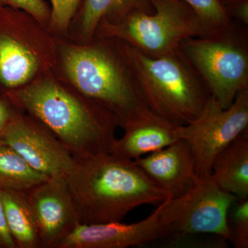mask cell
I'll use <instances>...</instances> for the list:
<instances>
[{
  "instance_id": "6da1fadb",
  "label": "cell",
  "mask_w": 248,
  "mask_h": 248,
  "mask_svg": "<svg viewBox=\"0 0 248 248\" xmlns=\"http://www.w3.org/2000/svg\"><path fill=\"white\" fill-rule=\"evenodd\" d=\"M6 97L50 130L75 159L110 153L119 127L115 117L51 72Z\"/></svg>"
},
{
  "instance_id": "7a4b0ae2",
  "label": "cell",
  "mask_w": 248,
  "mask_h": 248,
  "mask_svg": "<svg viewBox=\"0 0 248 248\" xmlns=\"http://www.w3.org/2000/svg\"><path fill=\"white\" fill-rule=\"evenodd\" d=\"M65 177L81 224L122 222L140 205L172 199L133 160L112 153L75 159Z\"/></svg>"
},
{
  "instance_id": "3957f363",
  "label": "cell",
  "mask_w": 248,
  "mask_h": 248,
  "mask_svg": "<svg viewBox=\"0 0 248 248\" xmlns=\"http://www.w3.org/2000/svg\"><path fill=\"white\" fill-rule=\"evenodd\" d=\"M60 45L67 82L108 111L119 126L123 128L148 108L130 67L112 39L95 35L87 43Z\"/></svg>"
},
{
  "instance_id": "277c9868",
  "label": "cell",
  "mask_w": 248,
  "mask_h": 248,
  "mask_svg": "<svg viewBox=\"0 0 248 248\" xmlns=\"http://www.w3.org/2000/svg\"><path fill=\"white\" fill-rule=\"evenodd\" d=\"M112 40L130 67L150 110L179 125L198 118L211 94L179 50L152 58L125 42Z\"/></svg>"
},
{
  "instance_id": "5b68a950",
  "label": "cell",
  "mask_w": 248,
  "mask_h": 248,
  "mask_svg": "<svg viewBox=\"0 0 248 248\" xmlns=\"http://www.w3.org/2000/svg\"><path fill=\"white\" fill-rule=\"evenodd\" d=\"M46 26L13 6L0 11V94L6 96L51 72L57 42Z\"/></svg>"
},
{
  "instance_id": "8992f818",
  "label": "cell",
  "mask_w": 248,
  "mask_h": 248,
  "mask_svg": "<svg viewBox=\"0 0 248 248\" xmlns=\"http://www.w3.org/2000/svg\"><path fill=\"white\" fill-rule=\"evenodd\" d=\"M179 50L223 108L231 107L238 93L248 88L246 26L232 21L208 35L186 39Z\"/></svg>"
},
{
  "instance_id": "52a82bcc",
  "label": "cell",
  "mask_w": 248,
  "mask_h": 248,
  "mask_svg": "<svg viewBox=\"0 0 248 248\" xmlns=\"http://www.w3.org/2000/svg\"><path fill=\"white\" fill-rule=\"evenodd\" d=\"M154 11L129 15L115 24L101 22L95 35L122 41L152 58L176 53L183 41L208 35L182 0H151Z\"/></svg>"
},
{
  "instance_id": "ba28073f",
  "label": "cell",
  "mask_w": 248,
  "mask_h": 248,
  "mask_svg": "<svg viewBox=\"0 0 248 248\" xmlns=\"http://www.w3.org/2000/svg\"><path fill=\"white\" fill-rule=\"evenodd\" d=\"M188 197L189 193L164 201L150 216L138 223H78L58 248H126L156 242L174 232Z\"/></svg>"
},
{
  "instance_id": "9c48e42d",
  "label": "cell",
  "mask_w": 248,
  "mask_h": 248,
  "mask_svg": "<svg viewBox=\"0 0 248 248\" xmlns=\"http://www.w3.org/2000/svg\"><path fill=\"white\" fill-rule=\"evenodd\" d=\"M248 128V88L238 93L228 108L211 95L197 120L179 125L178 138L188 142L195 157L200 178L211 175L217 155Z\"/></svg>"
},
{
  "instance_id": "30bf717a",
  "label": "cell",
  "mask_w": 248,
  "mask_h": 248,
  "mask_svg": "<svg viewBox=\"0 0 248 248\" xmlns=\"http://www.w3.org/2000/svg\"><path fill=\"white\" fill-rule=\"evenodd\" d=\"M0 140L32 169L48 177L66 176L74 163L73 155L50 130L22 111L0 134Z\"/></svg>"
},
{
  "instance_id": "8fae6325",
  "label": "cell",
  "mask_w": 248,
  "mask_h": 248,
  "mask_svg": "<svg viewBox=\"0 0 248 248\" xmlns=\"http://www.w3.org/2000/svg\"><path fill=\"white\" fill-rule=\"evenodd\" d=\"M41 248H58L79 223L65 176L49 177L27 192Z\"/></svg>"
},
{
  "instance_id": "7c38bea8",
  "label": "cell",
  "mask_w": 248,
  "mask_h": 248,
  "mask_svg": "<svg viewBox=\"0 0 248 248\" xmlns=\"http://www.w3.org/2000/svg\"><path fill=\"white\" fill-rule=\"evenodd\" d=\"M147 177L172 199L192 192L200 182L188 142L179 139L170 146L133 160Z\"/></svg>"
},
{
  "instance_id": "4fadbf2b",
  "label": "cell",
  "mask_w": 248,
  "mask_h": 248,
  "mask_svg": "<svg viewBox=\"0 0 248 248\" xmlns=\"http://www.w3.org/2000/svg\"><path fill=\"white\" fill-rule=\"evenodd\" d=\"M236 198L220 189L211 175L201 178L198 185L189 194L185 212L174 233L218 235L228 241L227 216Z\"/></svg>"
},
{
  "instance_id": "5bb4252c",
  "label": "cell",
  "mask_w": 248,
  "mask_h": 248,
  "mask_svg": "<svg viewBox=\"0 0 248 248\" xmlns=\"http://www.w3.org/2000/svg\"><path fill=\"white\" fill-rule=\"evenodd\" d=\"M178 126L146 109L124 125V136L116 139L110 153L131 160L155 153L179 140Z\"/></svg>"
},
{
  "instance_id": "9a60e30c",
  "label": "cell",
  "mask_w": 248,
  "mask_h": 248,
  "mask_svg": "<svg viewBox=\"0 0 248 248\" xmlns=\"http://www.w3.org/2000/svg\"><path fill=\"white\" fill-rule=\"evenodd\" d=\"M153 11L151 0H79L71 23L77 22L80 43H87L95 36L101 22L115 24L134 13Z\"/></svg>"
},
{
  "instance_id": "2e32d148",
  "label": "cell",
  "mask_w": 248,
  "mask_h": 248,
  "mask_svg": "<svg viewBox=\"0 0 248 248\" xmlns=\"http://www.w3.org/2000/svg\"><path fill=\"white\" fill-rule=\"evenodd\" d=\"M211 177L222 190L248 199V128L217 155Z\"/></svg>"
},
{
  "instance_id": "e0dca14e",
  "label": "cell",
  "mask_w": 248,
  "mask_h": 248,
  "mask_svg": "<svg viewBox=\"0 0 248 248\" xmlns=\"http://www.w3.org/2000/svg\"><path fill=\"white\" fill-rule=\"evenodd\" d=\"M1 190L8 226L17 248H41L37 223L27 192Z\"/></svg>"
},
{
  "instance_id": "ac0fdd59",
  "label": "cell",
  "mask_w": 248,
  "mask_h": 248,
  "mask_svg": "<svg viewBox=\"0 0 248 248\" xmlns=\"http://www.w3.org/2000/svg\"><path fill=\"white\" fill-rule=\"evenodd\" d=\"M48 178L32 169L14 148L0 140V190L27 192Z\"/></svg>"
},
{
  "instance_id": "d6986e66",
  "label": "cell",
  "mask_w": 248,
  "mask_h": 248,
  "mask_svg": "<svg viewBox=\"0 0 248 248\" xmlns=\"http://www.w3.org/2000/svg\"><path fill=\"white\" fill-rule=\"evenodd\" d=\"M197 15L208 34L229 25L232 21L222 0H182Z\"/></svg>"
},
{
  "instance_id": "ffe728a7",
  "label": "cell",
  "mask_w": 248,
  "mask_h": 248,
  "mask_svg": "<svg viewBox=\"0 0 248 248\" xmlns=\"http://www.w3.org/2000/svg\"><path fill=\"white\" fill-rule=\"evenodd\" d=\"M228 241L236 248H248V199H239L232 204L227 216Z\"/></svg>"
},
{
  "instance_id": "44dd1931",
  "label": "cell",
  "mask_w": 248,
  "mask_h": 248,
  "mask_svg": "<svg viewBox=\"0 0 248 248\" xmlns=\"http://www.w3.org/2000/svg\"><path fill=\"white\" fill-rule=\"evenodd\" d=\"M167 248H225L228 240L221 236L210 234H179L173 233L159 240Z\"/></svg>"
},
{
  "instance_id": "7402d4cb",
  "label": "cell",
  "mask_w": 248,
  "mask_h": 248,
  "mask_svg": "<svg viewBox=\"0 0 248 248\" xmlns=\"http://www.w3.org/2000/svg\"><path fill=\"white\" fill-rule=\"evenodd\" d=\"M50 2L52 9L48 30L59 35H66L78 10L79 0H50Z\"/></svg>"
},
{
  "instance_id": "603a6c76",
  "label": "cell",
  "mask_w": 248,
  "mask_h": 248,
  "mask_svg": "<svg viewBox=\"0 0 248 248\" xmlns=\"http://www.w3.org/2000/svg\"><path fill=\"white\" fill-rule=\"evenodd\" d=\"M8 2L9 6L26 11L41 24L48 27L50 10L44 0H8Z\"/></svg>"
},
{
  "instance_id": "cb8c5ba5",
  "label": "cell",
  "mask_w": 248,
  "mask_h": 248,
  "mask_svg": "<svg viewBox=\"0 0 248 248\" xmlns=\"http://www.w3.org/2000/svg\"><path fill=\"white\" fill-rule=\"evenodd\" d=\"M227 14L233 22L248 26V0H222Z\"/></svg>"
},
{
  "instance_id": "d4e9b609",
  "label": "cell",
  "mask_w": 248,
  "mask_h": 248,
  "mask_svg": "<svg viewBox=\"0 0 248 248\" xmlns=\"http://www.w3.org/2000/svg\"><path fill=\"white\" fill-rule=\"evenodd\" d=\"M0 248H17L9 229L0 190Z\"/></svg>"
},
{
  "instance_id": "484cf974",
  "label": "cell",
  "mask_w": 248,
  "mask_h": 248,
  "mask_svg": "<svg viewBox=\"0 0 248 248\" xmlns=\"http://www.w3.org/2000/svg\"><path fill=\"white\" fill-rule=\"evenodd\" d=\"M19 111L6 96L0 94V134Z\"/></svg>"
},
{
  "instance_id": "4316f807",
  "label": "cell",
  "mask_w": 248,
  "mask_h": 248,
  "mask_svg": "<svg viewBox=\"0 0 248 248\" xmlns=\"http://www.w3.org/2000/svg\"><path fill=\"white\" fill-rule=\"evenodd\" d=\"M9 5V2H8V0H0V11L4 8L5 6H8Z\"/></svg>"
}]
</instances>
